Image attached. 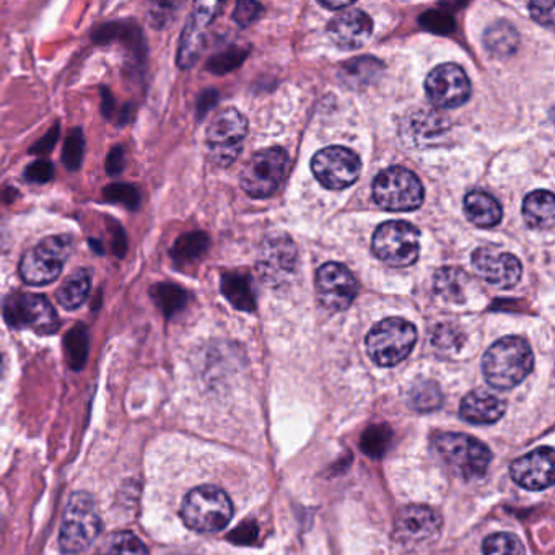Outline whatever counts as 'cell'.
Instances as JSON below:
<instances>
[{"label":"cell","instance_id":"cell-53","mask_svg":"<svg viewBox=\"0 0 555 555\" xmlns=\"http://www.w3.org/2000/svg\"><path fill=\"white\" fill-rule=\"evenodd\" d=\"M4 368H5L4 355H2V352H0V376H2V373H4Z\"/></svg>","mask_w":555,"mask_h":555},{"label":"cell","instance_id":"cell-38","mask_svg":"<svg viewBox=\"0 0 555 555\" xmlns=\"http://www.w3.org/2000/svg\"><path fill=\"white\" fill-rule=\"evenodd\" d=\"M105 201L121 204L129 210H136L140 206V191L129 183H113L103 188Z\"/></svg>","mask_w":555,"mask_h":555},{"label":"cell","instance_id":"cell-54","mask_svg":"<svg viewBox=\"0 0 555 555\" xmlns=\"http://www.w3.org/2000/svg\"><path fill=\"white\" fill-rule=\"evenodd\" d=\"M176 555H193V554H176Z\"/></svg>","mask_w":555,"mask_h":555},{"label":"cell","instance_id":"cell-26","mask_svg":"<svg viewBox=\"0 0 555 555\" xmlns=\"http://www.w3.org/2000/svg\"><path fill=\"white\" fill-rule=\"evenodd\" d=\"M520 44V35L512 23L500 20L490 25L484 33V46L490 56L497 59L513 56Z\"/></svg>","mask_w":555,"mask_h":555},{"label":"cell","instance_id":"cell-10","mask_svg":"<svg viewBox=\"0 0 555 555\" xmlns=\"http://www.w3.org/2000/svg\"><path fill=\"white\" fill-rule=\"evenodd\" d=\"M248 131V123L243 114L228 108L212 119L207 129V150L209 158L217 167H230L240 157L243 140Z\"/></svg>","mask_w":555,"mask_h":555},{"label":"cell","instance_id":"cell-28","mask_svg":"<svg viewBox=\"0 0 555 555\" xmlns=\"http://www.w3.org/2000/svg\"><path fill=\"white\" fill-rule=\"evenodd\" d=\"M555 202L549 191H534L523 202V219L531 228H551L554 223Z\"/></svg>","mask_w":555,"mask_h":555},{"label":"cell","instance_id":"cell-40","mask_svg":"<svg viewBox=\"0 0 555 555\" xmlns=\"http://www.w3.org/2000/svg\"><path fill=\"white\" fill-rule=\"evenodd\" d=\"M245 59V54H241V51H225V53L217 54V56L210 59L209 64H207V69L214 74H227L230 70L238 67L241 61Z\"/></svg>","mask_w":555,"mask_h":555},{"label":"cell","instance_id":"cell-6","mask_svg":"<svg viewBox=\"0 0 555 555\" xmlns=\"http://www.w3.org/2000/svg\"><path fill=\"white\" fill-rule=\"evenodd\" d=\"M101 531V520L92 497L74 494L70 497L62 520L59 546L66 554H77L92 546Z\"/></svg>","mask_w":555,"mask_h":555},{"label":"cell","instance_id":"cell-3","mask_svg":"<svg viewBox=\"0 0 555 555\" xmlns=\"http://www.w3.org/2000/svg\"><path fill=\"white\" fill-rule=\"evenodd\" d=\"M74 251V240L70 235L48 236L35 248L23 254L20 261V277L28 285L53 284L61 276L64 264Z\"/></svg>","mask_w":555,"mask_h":555},{"label":"cell","instance_id":"cell-51","mask_svg":"<svg viewBox=\"0 0 555 555\" xmlns=\"http://www.w3.org/2000/svg\"><path fill=\"white\" fill-rule=\"evenodd\" d=\"M323 7H326V9H331V10H339V9H347V7H349V5H352V2H339V4H326V2H323Z\"/></svg>","mask_w":555,"mask_h":555},{"label":"cell","instance_id":"cell-31","mask_svg":"<svg viewBox=\"0 0 555 555\" xmlns=\"http://www.w3.org/2000/svg\"><path fill=\"white\" fill-rule=\"evenodd\" d=\"M222 293L238 310L254 311L256 308L253 282L246 274H225L222 277Z\"/></svg>","mask_w":555,"mask_h":555},{"label":"cell","instance_id":"cell-24","mask_svg":"<svg viewBox=\"0 0 555 555\" xmlns=\"http://www.w3.org/2000/svg\"><path fill=\"white\" fill-rule=\"evenodd\" d=\"M464 214L477 227H495L503 217L502 206L484 191H472L464 197Z\"/></svg>","mask_w":555,"mask_h":555},{"label":"cell","instance_id":"cell-43","mask_svg":"<svg viewBox=\"0 0 555 555\" xmlns=\"http://www.w3.org/2000/svg\"><path fill=\"white\" fill-rule=\"evenodd\" d=\"M259 12H261V5L256 2H240L236 5L233 18L236 23H240L241 27H250L251 23L259 17Z\"/></svg>","mask_w":555,"mask_h":555},{"label":"cell","instance_id":"cell-42","mask_svg":"<svg viewBox=\"0 0 555 555\" xmlns=\"http://www.w3.org/2000/svg\"><path fill=\"white\" fill-rule=\"evenodd\" d=\"M23 176L30 183H49L54 178V165L48 162V160H36V162L31 163V165L25 168Z\"/></svg>","mask_w":555,"mask_h":555},{"label":"cell","instance_id":"cell-21","mask_svg":"<svg viewBox=\"0 0 555 555\" xmlns=\"http://www.w3.org/2000/svg\"><path fill=\"white\" fill-rule=\"evenodd\" d=\"M92 41L97 44L121 43L132 51L137 62H144L147 54L144 33L134 22L103 23L92 31Z\"/></svg>","mask_w":555,"mask_h":555},{"label":"cell","instance_id":"cell-47","mask_svg":"<svg viewBox=\"0 0 555 555\" xmlns=\"http://www.w3.org/2000/svg\"><path fill=\"white\" fill-rule=\"evenodd\" d=\"M176 5L173 4H155L152 5V9L149 10V18L152 25L155 28H163V25H167L171 20V15L175 14L173 9Z\"/></svg>","mask_w":555,"mask_h":555},{"label":"cell","instance_id":"cell-8","mask_svg":"<svg viewBox=\"0 0 555 555\" xmlns=\"http://www.w3.org/2000/svg\"><path fill=\"white\" fill-rule=\"evenodd\" d=\"M2 311L10 328L31 329L41 336L57 333L59 329V316L54 306L38 293H10L5 298Z\"/></svg>","mask_w":555,"mask_h":555},{"label":"cell","instance_id":"cell-16","mask_svg":"<svg viewBox=\"0 0 555 555\" xmlns=\"http://www.w3.org/2000/svg\"><path fill=\"white\" fill-rule=\"evenodd\" d=\"M222 4L217 2H199L194 5L193 14L188 18L181 35L180 48H178V66L180 69H191L201 56L202 48L206 43V30L215 15L219 14Z\"/></svg>","mask_w":555,"mask_h":555},{"label":"cell","instance_id":"cell-19","mask_svg":"<svg viewBox=\"0 0 555 555\" xmlns=\"http://www.w3.org/2000/svg\"><path fill=\"white\" fill-rule=\"evenodd\" d=\"M442 518L432 508L422 505L404 507L396 516V536L403 542H424L435 538Z\"/></svg>","mask_w":555,"mask_h":555},{"label":"cell","instance_id":"cell-29","mask_svg":"<svg viewBox=\"0 0 555 555\" xmlns=\"http://www.w3.org/2000/svg\"><path fill=\"white\" fill-rule=\"evenodd\" d=\"M92 290V279L85 269L74 271L67 277L66 282L57 289L56 298L59 305L66 310H77L87 302Z\"/></svg>","mask_w":555,"mask_h":555},{"label":"cell","instance_id":"cell-27","mask_svg":"<svg viewBox=\"0 0 555 555\" xmlns=\"http://www.w3.org/2000/svg\"><path fill=\"white\" fill-rule=\"evenodd\" d=\"M469 285H471V279L468 274L458 267H443L437 271L433 279L435 293L451 303H464Z\"/></svg>","mask_w":555,"mask_h":555},{"label":"cell","instance_id":"cell-48","mask_svg":"<svg viewBox=\"0 0 555 555\" xmlns=\"http://www.w3.org/2000/svg\"><path fill=\"white\" fill-rule=\"evenodd\" d=\"M111 233H113V253L116 258H124L127 251V236L124 228L119 223H111Z\"/></svg>","mask_w":555,"mask_h":555},{"label":"cell","instance_id":"cell-35","mask_svg":"<svg viewBox=\"0 0 555 555\" xmlns=\"http://www.w3.org/2000/svg\"><path fill=\"white\" fill-rule=\"evenodd\" d=\"M85 155V137L84 131L80 127H74L72 131L67 134L64 140V147H62V163L69 171H77L84 163Z\"/></svg>","mask_w":555,"mask_h":555},{"label":"cell","instance_id":"cell-25","mask_svg":"<svg viewBox=\"0 0 555 555\" xmlns=\"http://www.w3.org/2000/svg\"><path fill=\"white\" fill-rule=\"evenodd\" d=\"M383 64L375 57H355L341 69V79L347 87L365 88L373 85L383 74Z\"/></svg>","mask_w":555,"mask_h":555},{"label":"cell","instance_id":"cell-22","mask_svg":"<svg viewBox=\"0 0 555 555\" xmlns=\"http://www.w3.org/2000/svg\"><path fill=\"white\" fill-rule=\"evenodd\" d=\"M461 417L471 424H494L505 414V403L499 396L477 389L461 401Z\"/></svg>","mask_w":555,"mask_h":555},{"label":"cell","instance_id":"cell-44","mask_svg":"<svg viewBox=\"0 0 555 555\" xmlns=\"http://www.w3.org/2000/svg\"><path fill=\"white\" fill-rule=\"evenodd\" d=\"M59 134H61V129H59V123H56L46 132V136L36 140L35 145L30 149V153H33V155H48L56 147Z\"/></svg>","mask_w":555,"mask_h":555},{"label":"cell","instance_id":"cell-20","mask_svg":"<svg viewBox=\"0 0 555 555\" xmlns=\"http://www.w3.org/2000/svg\"><path fill=\"white\" fill-rule=\"evenodd\" d=\"M373 33L372 18L362 10H347L329 22L328 35L341 49H359Z\"/></svg>","mask_w":555,"mask_h":555},{"label":"cell","instance_id":"cell-14","mask_svg":"<svg viewBox=\"0 0 555 555\" xmlns=\"http://www.w3.org/2000/svg\"><path fill=\"white\" fill-rule=\"evenodd\" d=\"M316 292L328 310L344 311L357 297L359 282L346 266L328 263L318 269Z\"/></svg>","mask_w":555,"mask_h":555},{"label":"cell","instance_id":"cell-32","mask_svg":"<svg viewBox=\"0 0 555 555\" xmlns=\"http://www.w3.org/2000/svg\"><path fill=\"white\" fill-rule=\"evenodd\" d=\"M150 298L165 316L176 315L188 303L186 290L180 285L171 284V282L153 284L152 289H150Z\"/></svg>","mask_w":555,"mask_h":555},{"label":"cell","instance_id":"cell-45","mask_svg":"<svg viewBox=\"0 0 555 555\" xmlns=\"http://www.w3.org/2000/svg\"><path fill=\"white\" fill-rule=\"evenodd\" d=\"M529 12L541 25H546V27L554 25V2H531Z\"/></svg>","mask_w":555,"mask_h":555},{"label":"cell","instance_id":"cell-17","mask_svg":"<svg viewBox=\"0 0 555 555\" xmlns=\"http://www.w3.org/2000/svg\"><path fill=\"white\" fill-rule=\"evenodd\" d=\"M450 131L445 114L433 110H416L407 114L401 123V137L416 149L437 144L443 134Z\"/></svg>","mask_w":555,"mask_h":555},{"label":"cell","instance_id":"cell-4","mask_svg":"<svg viewBox=\"0 0 555 555\" xmlns=\"http://www.w3.org/2000/svg\"><path fill=\"white\" fill-rule=\"evenodd\" d=\"M417 329L403 318H388L373 326L367 336V352L380 367H394L409 357L416 346Z\"/></svg>","mask_w":555,"mask_h":555},{"label":"cell","instance_id":"cell-7","mask_svg":"<svg viewBox=\"0 0 555 555\" xmlns=\"http://www.w3.org/2000/svg\"><path fill=\"white\" fill-rule=\"evenodd\" d=\"M424 186L412 171L391 167L373 181V199L389 212H411L424 202Z\"/></svg>","mask_w":555,"mask_h":555},{"label":"cell","instance_id":"cell-12","mask_svg":"<svg viewBox=\"0 0 555 555\" xmlns=\"http://www.w3.org/2000/svg\"><path fill=\"white\" fill-rule=\"evenodd\" d=\"M311 170L324 188L341 191L359 180L362 163L357 153L346 147H326L313 157Z\"/></svg>","mask_w":555,"mask_h":555},{"label":"cell","instance_id":"cell-18","mask_svg":"<svg viewBox=\"0 0 555 555\" xmlns=\"http://www.w3.org/2000/svg\"><path fill=\"white\" fill-rule=\"evenodd\" d=\"M513 481L525 489L542 490L554 482V450L538 448L512 464Z\"/></svg>","mask_w":555,"mask_h":555},{"label":"cell","instance_id":"cell-37","mask_svg":"<svg viewBox=\"0 0 555 555\" xmlns=\"http://www.w3.org/2000/svg\"><path fill=\"white\" fill-rule=\"evenodd\" d=\"M484 555H526L525 546L512 533L492 534L484 542Z\"/></svg>","mask_w":555,"mask_h":555},{"label":"cell","instance_id":"cell-15","mask_svg":"<svg viewBox=\"0 0 555 555\" xmlns=\"http://www.w3.org/2000/svg\"><path fill=\"white\" fill-rule=\"evenodd\" d=\"M472 267L477 276L497 289H513L523 274V267L513 254L499 253L492 248H477L472 253Z\"/></svg>","mask_w":555,"mask_h":555},{"label":"cell","instance_id":"cell-33","mask_svg":"<svg viewBox=\"0 0 555 555\" xmlns=\"http://www.w3.org/2000/svg\"><path fill=\"white\" fill-rule=\"evenodd\" d=\"M97 555H149V551L136 534L119 531L105 539Z\"/></svg>","mask_w":555,"mask_h":555},{"label":"cell","instance_id":"cell-39","mask_svg":"<svg viewBox=\"0 0 555 555\" xmlns=\"http://www.w3.org/2000/svg\"><path fill=\"white\" fill-rule=\"evenodd\" d=\"M389 435L385 427H373L363 435V451L370 456H380L388 446Z\"/></svg>","mask_w":555,"mask_h":555},{"label":"cell","instance_id":"cell-9","mask_svg":"<svg viewBox=\"0 0 555 555\" xmlns=\"http://www.w3.org/2000/svg\"><path fill=\"white\" fill-rule=\"evenodd\" d=\"M372 248L376 258L388 266H411L419 258L420 232L411 223L391 220L376 228Z\"/></svg>","mask_w":555,"mask_h":555},{"label":"cell","instance_id":"cell-13","mask_svg":"<svg viewBox=\"0 0 555 555\" xmlns=\"http://www.w3.org/2000/svg\"><path fill=\"white\" fill-rule=\"evenodd\" d=\"M425 92L438 108H459L471 97V82L461 67L442 64L425 79Z\"/></svg>","mask_w":555,"mask_h":555},{"label":"cell","instance_id":"cell-34","mask_svg":"<svg viewBox=\"0 0 555 555\" xmlns=\"http://www.w3.org/2000/svg\"><path fill=\"white\" fill-rule=\"evenodd\" d=\"M88 329L85 324H75L64 337L67 360L70 367L82 368L88 354Z\"/></svg>","mask_w":555,"mask_h":555},{"label":"cell","instance_id":"cell-46","mask_svg":"<svg viewBox=\"0 0 555 555\" xmlns=\"http://www.w3.org/2000/svg\"><path fill=\"white\" fill-rule=\"evenodd\" d=\"M126 165V153H124L123 145H116L108 153L105 162L106 173L110 176H119L124 171Z\"/></svg>","mask_w":555,"mask_h":555},{"label":"cell","instance_id":"cell-5","mask_svg":"<svg viewBox=\"0 0 555 555\" xmlns=\"http://www.w3.org/2000/svg\"><path fill=\"white\" fill-rule=\"evenodd\" d=\"M435 448L443 463L456 476L477 479L484 476L492 461V453L477 438L464 433H442L435 438Z\"/></svg>","mask_w":555,"mask_h":555},{"label":"cell","instance_id":"cell-23","mask_svg":"<svg viewBox=\"0 0 555 555\" xmlns=\"http://www.w3.org/2000/svg\"><path fill=\"white\" fill-rule=\"evenodd\" d=\"M297 261V250L292 245L289 238H277V240L269 241V245L264 248L263 259L259 263L261 271H263L264 280L272 279V277H280L282 274L292 272L293 266Z\"/></svg>","mask_w":555,"mask_h":555},{"label":"cell","instance_id":"cell-11","mask_svg":"<svg viewBox=\"0 0 555 555\" xmlns=\"http://www.w3.org/2000/svg\"><path fill=\"white\" fill-rule=\"evenodd\" d=\"M289 153L280 147L259 150L241 171V188L253 197L272 196L284 181Z\"/></svg>","mask_w":555,"mask_h":555},{"label":"cell","instance_id":"cell-49","mask_svg":"<svg viewBox=\"0 0 555 555\" xmlns=\"http://www.w3.org/2000/svg\"><path fill=\"white\" fill-rule=\"evenodd\" d=\"M118 111L113 93L108 88H101V114L111 121V119L116 118Z\"/></svg>","mask_w":555,"mask_h":555},{"label":"cell","instance_id":"cell-52","mask_svg":"<svg viewBox=\"0 0 555 555\" xmlns=\"http://www.w3.org/2000/svg\"><path fill=\"white\" fill-rule=\"evenodd\" d=\"M88 243H90V246H92V250L95 251V253H105V250H103V245H101L100 241L95 240V238H93V240H88Z\"/></svg>","mask_w":555,"mask_h":555},{"label":"cell","instance_id":"cell-36","mask_svg":"<svg viewBox=\"0 0 555 555\" xmlns=\"http://www.w3.org/2000/svg\"><path fill=\"white\" fill-rule=\"evenodd\" d=\"M443 404V394L438 385L427 381L412 389L411 406L419 412H432L440 409Z\"/></svg>","mask_w":555,"mask_h":555},{"label":"cell","instance_id":"cell-2","mask_svg":"<svg viewBox=\"0 0 555 555\" xmlns=\"http://www.w3.org/2000/svg\"><path fill=\"white\" fill-rule=\"evenodd\" d=\"M233 503L219 487L202 486L191 490L181 505L184 525L197 533H217L232 520Z\"/></svg>","mask_w":555,"mask_h":555},{"label":"cell","instance_id":"cell-1","mask_svg":"<svg viewBox=\"0 0 555 555\" xmlns=\"http://www.w3.org/2000/svg\"><path fill=\"white\" fill-rule=\"evenodd\" d=\"M533 350L521 337L508 336L490 346L482 359L487 383L497 389H512L531 373Z\"/></svg>","mask_w":555,"mask_h":555},{"label":"cell","instance_id":"cell-50","mask_svg":"<svg viewBox=\"0 0 555 555\" xmlns=\"http://www.w3.org/2000/svg\"><path fill=\"white\" fill-rule=\"evenodd\" d=\"M215 93L210 90V92L204 93L201 98H199V105H197V110H199V116H204L207 111L214 106Z\"/></svg>","mask_w":555,"mask_h":555},{"label":"cell","instance_id":"cell-41","mask_svg":"<svg viewBox=\"0 0 555 555\" xmlns=\"http://www.w3.org/2000/svg\"><path fill=\"white\" fill-rule=\"evenodd\" d=\"M420 23H422L427 30L433 31V33H440V35L450 33V31L453 30V25H455L450 15L437 12V10H430L427 14L422 15V17H420Z\"/></svg>","mask_w":555,"mask_h":555},{"label":"cell","instance_id":"cell-30","mask_svg":"<svg viewBox=\"0 0 555 555\" xmlns=\"http://www.w3.org/2000/svg\"><path fill=\"white\" fill-rule=\"evenodd\" d=\"M209 236L202 232L184 233L171 248L170 256L176 266L196 263L209 250Z\"/></svg>","mask_w":555,"mask_h":555}]
</instances>
